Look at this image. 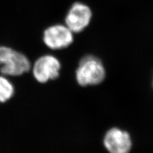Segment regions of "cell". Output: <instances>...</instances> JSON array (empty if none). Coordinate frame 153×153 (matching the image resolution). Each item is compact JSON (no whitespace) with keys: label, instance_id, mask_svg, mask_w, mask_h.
Returning <instances> with one entry per match:
<instances>
[{"label":"cell","instance_id":"1","mask_svg":"<svg viewBox=\"0 0 153 153\" xmlns=\"http://www.w3.org/2000/svg\"><path fill=\"white\" fill-rule=\"evenodd\" d=\"M105 77V68L97 57L86 56L80 60L76 71V79L79 85H97L102 82Z\"/></svg>","mask_w":153,"mask_h":153},{"label":"cell","instance_id":"2","mask_svg":"<svg viewBox=\"0 0 153 153\" xmlns=\"http://www.w3.org/2000/svg\"><path fill=\"white\" fill-rule=\"evenodd\" d=\"M1 72L8 76H19L30 70L27 57L21 52L6 46H0Z\"/></svg>","mask_w":153,"mask_h":153},{"label":"cell","instance_id":"3","mask_svg":"<svg viewBox=\"0 0 153 153\" xmlns=\"http://www.w3.org/2000/svg\"><path fill=\"white\" fill-rule=\"evenodd\" d=\"M73 33L66 25H56L45 30L43 39L45 44L50 49L59 50L71 44L74 41Z\"/></svg>","mask_w":153,"mask_h":153},{"label":"cell","instance_id":"4","mask_svg":"<svg viewBox=\"0 0 153 153\" xmlns=\"http://www.w3.org/2000/svg\"><path fill=\"white\" fill-rule=\"evenodd\" d=\"M61 64L56 57L45 55L39 57L33 65V74L38 82L45 83L59 76Z\"/></svg>","mask_w":153,"mask_h":153},{"label":"cell","instance_id":"5","mask_svg":"<svg viewBox=\"0 0 153 153\" xmlns=\"http://www.w3.org/2000/svg\"><path fill=\"white\" fill-rule=\"evenodd\" d=\"M92 17L89 7L82 3L71 5L65 18L66 26L73 33H79L87 27Z\"/></svg>","mask_w":153,"mask_h":153},{"label":"cell","instance_id":"6","mask_svg":"<svg viewBox=\"0 0 153 153\" xmlns=\"http://www.w3.org/2000/svg\"><path fill=\"white\" fill-rule=\"evenodd\" d=\"M103 143L110 153H129L132 147L130 134L117 128H111L106 133Z\"/></svg>","mask_w":153,"mask_h":153},{"label":"cell","instance_id":"7","mask_svg":"<svg viewBox=\"0 0 153 153\" xmlns=\"http://www.w3.org/2000/svg\"><path fill=\"white\" fill-rule=\"evenodd\" d=\"M14 93L13 86L4 76H0V102H5L10 98Z\"/></svg>","mask_w":153,"mask_h":153},{"label":"cell","instance_id":"8","mask_svg":"<svg viewBox=\"0 0 153 153\" xmlns=\"http://www.w3.org/2000/svg\"><path fill=\"white\" fill-rule=\"evenodd\" d=\"M152 85H153V82H152Z\"/></svg>","mask_w":153,"mask_h":153}]
</instances>
